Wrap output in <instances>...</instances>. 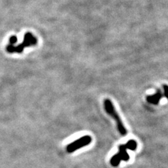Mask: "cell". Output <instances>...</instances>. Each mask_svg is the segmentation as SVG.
<instances>
[{
    "instance_id": "obj_1",
    "label": "cell",
    "mask_w": 168,
    "mask_h": 168,
    "mask_svg": "<svg viewBox=\"0 0 168 168\" xmlns=\"http://www.w3.org/2000/svg\"><path fill=\"white\" fill-rule=\"evenodd\" d=\"M104 107H105L107 114H109L110 116H112L116 120L118 130L120 132V134L122 136H125L127 133V130H126L125 127L124 126L122 120L120 119V116H119L118 114L116 111L115 107H114L112 101L109 99H105V101H104Z\"/></svg>"
},
{
    "instance_id": "obj_2",
    "label": "cell",
    "mask_w": 168,
    "mask_h": 168,
    "mask_svg": "<svg viewBox=\"0 0 168 168\" xmlns=\"http://www.w3.org/2000/svg\"><path fill=\"white\" fill-rule=\"evenodd\" d=\"M119 152L115 154L110 160V163L113 167H118L121 160L128 161L130 156L127 152V147L125 144H120L118 147Z\"/></svg>"
},
{
    "instance_id": "obj_3",
    "label": "cell",
    "mask_w": 168,
    "mask_h": 168,
    "mask_svg": "<svg viewBox=\"0 0 168 168\" xmlns=\"http://www.w3.org/2000/svg\"><path fill=\"white\" fill-rule=\"evenodd\" d=\"M36 42H37L36 39L31 33H26V34L25 36L24 43H21V44H20V46L17 47H13L11 45H8L7 47V50L9 53H14V52L21 53L23 51V50L24 49L25 47L36 44Z\"/></svg>"
},
{
    "instance_id": "obj_4",
    "label": "cell",
    "mask_w": 168,
    "mask_h": 168,
    "mask_svg": "<svg viewBox=\"0 0 168 168\" xmlns=\"http://www.w3.org/2000/svg\"><path fill=\"white\" fill-rule=\"evenodd\" d=\"M91 142L92 138L90 136H83V137L76 139L74 142L69 144L66 148V150L68 153H72L76 150H78V149H81L84 147H86L87 145L90 144Z\"/></svg>"
},
{
    "instance_id": "obj_5",
    "label": "cell",
    "mask_w": 168,
    "mask_h": 168,
    "mask_svg": "<svg viewBox=\"0 0 168 168\" xmlns=\"http://www.w3.org/2000/svg\"><path fill=\"white\" fill-rule=\"evenodd\" d=\"M164 97V95L162 94L160 89H158L157 91L154 95H148L147 97V101L149 103L152 104V105H158L160 100Z\"/></svg>"
},
{
    "instance_id": "obj_6",
    "label": "cell",
    "mask_w": 168,
    "mask_h": 168,
    "mask_svg": "<svg viewBox=\"0 0 168 168\" xmlns=\"http://www.w3.org/2000/svg\"><path fill=\"white\" fill-rule=\"evenodd\" d=\"M127 149L131 151H135L137 148V143L134 139H130L125 144Z\"/></svg>"
},
{
    "instance_id": "obj_7",
    "label": "cell",
    "mask_w": 168,
    "mask_h": 168,
    "mask_svg": "<svg viewBox=\"0 0 168 168\" xmlns=\"http://www.w3.org/2000/svg\"><path fill=\"white\" fill-rule=\"evenodd\" d=\"M162 88H163L164 90V97H165L168 100V85L164 84L162 85Z\"/></svg>"
}]
</instances>
